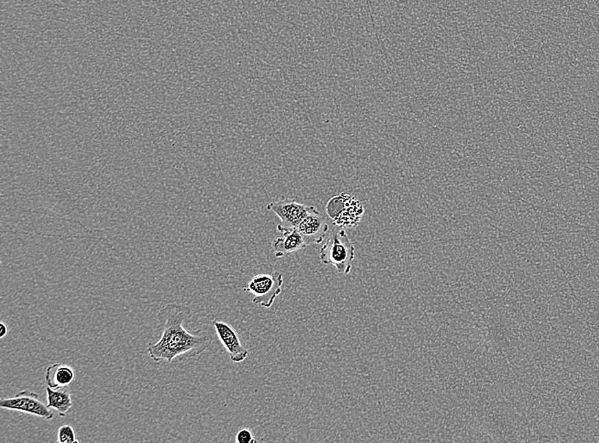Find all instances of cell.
<instances>
[{
  "label": "cell",
  "mask_w": 599,
  "mask_h": 443,
  "mask_svg": "<svg viewBox=\"0 0 599 443\" xmlns=\"http://www.w3.org/2000/svg\"><path fill=\"white\" fill-rule=\"evenodd\" d=\"M190 307L181 303H168L159 310L157 321L160 332L159 341L149 344V358L156 363H172L195 358L207 351L212 338L201 330H188L192 320Z\"/></svg>",
  "instance_id": "6da1fadb"
},
{
  "label": "cell",
  "mask_w": 599,
  "mask_h": 443,
  "mask_svg": "<svg viewBox=\"0 0 599 443\" xmlns=\"http://www.w3.org/2000/svg\"><path fill=\"white\" fill-rule=\"evenodd\" d=\"M354 259V246L344 230L331 233L320 250L321 262L333 266L339 274L350 273Z\"/></svg>",
  "instance_id": "7a4b0ae2"
},
{
  "label": "cell",
  "mask_w": 599,
  "mask_h": 443,
  "mask_svg": "<svg viewBox=\"0 0 599 443\" xmlns=\"http://www.w3.org/2000/svg\"><path fill=\"white\" fill-rule=\"evenodd\" d=\"M283 283V274L274 271L272 274H258L253 277L244 291L254 296L252 302L255 305L271 308L278 296L280 295Z\"/></svg>",
  "instance_id": "3957f363"
},
{
  "label": "cell",
  "mask_w": 599,
  "mask_h": 443,
  "mask_svg": "<svg viewBox=\"0 0 599 443\" xmlns=\"http://www.w3.org/2000/svg\"><path fill=\"white\" fill-rule=\"evenodd\" d=\"M326 210L334 224L341 228L356 226L363 215L362 204L354 196L345 193L331 198Z\"/></svg>",
  "instance_id": "277c9868"
},
{
  "label": "cell",
  "mask_w": 599,
  "mask_h": 443,
  "mask_svg": "<svg viewBox=\"0 0 599 443\" xmlns=\"http://www.w3.org/2000/svg\"><path fill=\"white\" fill-rule=\"evenodd\" d=\"M267 209L279 217L280 223L278 225L277 230L284 235L297 230L301 222L315 210L316 207L299 203L295 199H282L280 201L269 203Z\"/></svg>",
  "instance_id": "5b68a950"
},
{
  "label": "cell",
  "mask_w": 599,
  "mask_h": 443,
  "mask_svg": "<svg viewBox=\"0 0 599 443\" xmlns=\"http://www.w3.org/2000/svg\"><path fill=\"white\" fill-rule=\"evenodd\" d=\"M0 407L32 414L46 420H51L54 418V413L49 409L47 404L41 401L38 393L28 389L19 392L12 398L2 399L0 401Z\"/></svg>",
  "instance_id": "8992f818"
},
{
  "label": "cell",
  "mask_w": 599,
  "mask_h": 443,
  "mask_svg": "<svg viewBox=\"0 0 599 443\" xmlns=\"http://www.w3.org/2000/svg\"><path fill=\"white\" fill-rule=\"evenodd\" d=\"M217 337L223 345L229 356V359L235 363H243L249 355L248 349L242 344L240 336L231 325L223 321H213Z\"/></svg>",
  "instance_id": "52a82bcc"
},
{
  "label": "cell",
  "mask_w": 599,
  "mask_h": 443,
  "mask_svg": "<svg viewBox=\"0 0 599 443\" xmlns=\"http://www.w3.org/2000/svg\"><path fill=\"white\" fill-rule=\"evenodd\" d=\"M297 230L306 245H318L326 237L329 224L326 217L316 208L301 222Z\"/></svg>",
  "instance_id": "ba28073f"
},
{
  "label": "cell",
  "mask_w": 599,
  "mask_h": 443,
  "mask_svg": "<svg viewBox=\"0 0 599 443\" xmlns=\"http://www.w3.org/2000/svg\"><path fill=\"white\" fill-rule=\"evenodd\" d=\"M75 378L73 367L63 363H54L46 367L45 380L52 389L69 387Z\"/></svg>",
  "instance_id": "9c48e42d"
},
{
  "label": "cell",
  "mask_w": 599,
  "mask_h": 443,
  "mask_svg": "<svg viewBox=\"0 0 599 443\" xmlns=\"http://www.w3.org/2000/svg\"><path fill=\"white\" fill-rule=\"evenodd\" d=\"M46 399L49 409H54L60 417H66L74 406L72 395L69 387L52 389L46 387Z\"/></svg>",
  "instance_id": "30bf717a"
},
{
  "label": "cell",
  "mask_w": 599,
  "mask_h": 443,
  "mask_svg": "<svg viewBox=\"0 0 599 443\" xmlns=\"http://www.w3.org/2000/svg\"><path fill=\"white\" fill-rule=\"evenodd\" d=\"M283 235V237L277 238L273 241L274 256L276 258H282L285 255H291V253L297 252L308 246L297 230Z\"/></svg>",
  "instance_id": "8fae6325"
},
{
  "label": "cell",
  "mask_w": 599,
  "mask_h": 443,
  "mask_svg": "<svg viewBox=\"0 0 599 443\" xmlns=\"http://www.w3.org/2000/svg\"><path fill=\"white\" fill-rule=\"evenodd\" d=\"M57 442L59 443H74L80 442L77 440L76 433L74 429L70 424L62 425L58 429L57 432Z\"/></svg>",
  "instance_id": "7c38bea8"
},
{
  "label": "cell",
  "mask_w": 599,
  "mask_h": 443,
  "mask_svg": "<svg viewBox=\"0 0 599 443\" xmlns=\"http://www.w3.org/2000/svg\"><path fill=\"white\" fill-rule=\"evenodd\" d=\"M235 442L238 443H255L258 442V440H256L251 429L241 428L237 432Z\"/></svg>",
  "instance_id": "4fadbf2b"
},
{
  "label": "cell",
  "mask_w": 599,
  "mask_h": 443,
  "mask_svg": "<svg viewBox=\"0 0 599 443\" xmlns=\"http://www.w3.org/2000/svg\"><path fill=\"white\" fill-rule=\"evenodd\" d=\"M0 326H1V328H0V338H3L5 337L7 332H8V328H7L6 325L3 323H1Z\"/></svg>",
  "instance_id": "5bb4252c"
}]
</instances>
